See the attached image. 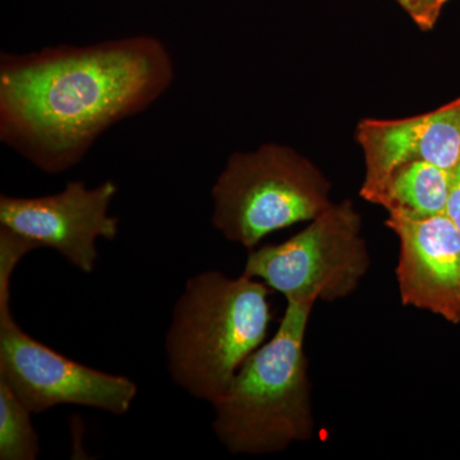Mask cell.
Here are the masks:
<instances>
[{
  "instance_id": "obj_6",
  "label": "cell",
  "mask_w": 460,
  "mask_h": 460,
  "mask_svg": "<svg viewBox=\"0 0 460 460\" xmlns=\"http://www.w3.org/2000/svg\"><path fill=\"white\" fill-rule=\"evenodd\" d=\"M370 262L361 217L352 202L343 201L283 243L251 250L243 274L287 301L335 302L356 292Z\"/></svg>"
},
{
  "instance_id": "obj_7",
  "label": "cell",
  "mask_w": 460,
  "mask_h": 460,
  "mask_svg": "<svg viewBox=\"0 0 460 460\" xmlns=\"http://www.w3.org/2000/svg\"><path fill=\"white\" fill-rule=\"evenodd\" d=\"M118 193L113 181L87 187L71 181L53 195L38 198L0 196V226L29 239L39 248L56 251L78 270L95 269L100 238L113 241L119 219L109 214Z\"/></svg>"
},
{
  "instance_id": "obj_2",
  "label": "cell",
  "mask_w": 460,
  "mask_h": 460,
  "mask_svg": "<svg viewBox=\"0 0 460 460\" xmlns=\"http://www.w3.org/2000/svg\"><path fill=\"white\" fill-rule=\"evenodd\" d=\"M311 299L287 301L274 337L251 354L214 408L213 429L234 456H268L314 435L305 339Z\"/></svg>"
},
{
  "instance_id": "obj_5",
  "label": "cell",
  "mask_w": 460,
  "mask_h": 460,
  "mask_svg": "<svg viewBox=\"0 0 460 460\" xmlns=\"http://www.w3.org/2000/svg\"><path fill=\"white\" fill-rule=\"evenodd\" d=\"M21 257L0 252V380H4L32 414L81 405L123 416L137 395L135 381L95 370L36 341L11 314L9 287Z\"/></svg>"
},
{
  "instance_id": "obj_12",
  "label": "cell",
  "mask_w": 460,
  "mask_h": 460,
  "mask_svg": "<svg viewBox=\"0 0 460 460\" xmlns=\"http://www.w3.org/2000/svg\"><path fill=\"white\" fill-rule=\"evenodd\" d=\"M422 31L434 29L449 0H396Z\"/></svg>"
},
{
  "instance_id": "obj_1",
  "label": "cell",
  "mask_w": 460,
  "mask_h": 460,
  "mask_svg": "<svg viewBox=\"0 0 460 460\" xmlns=\"http://www.w3.org/2000/svg\"><path fill=\"white\" fill-rule=\"evenodd\" d=\"M174 62L155 36L0 56V140L47 174L80 164L100 136L171 89Z\"/></svg>"
},
{
  "instance_id": "obj_4",
  "label": "cell",
  "mask_w": 460,
  "mask_h": 460,
  "mask_svg": "<svg viewBox=\"0 0 460 460\" xmlns=\"http://www.w3.org/2000/svg\"><path fill=\"white\" fill-rule=\"evenodd\" d=\"M319 169L283 145L229 156L211 189V224L226 241L253 250L271 233L307 222L332 206Z\"/></svg>"
},
{
  "instance_id": "obj_13",
  "label": "cell",
  "mask_w": 460,
  "mask_h": 460,
  "mask_svg": "<svg viewBox=\"0 0 460 460\" xmlns=\"http://www.w3.org/2000/svg\"><path fill=\"white\" fill-rule=\"evenodd\" d=\"M445 214L460 230V163L453 171L452 184H450L449 199H447Z\"/></svg>"
},
{
  "instance_id": "obj_9",
  "label": "cell",
  "mask_w": 460,
  "mask_h": 460,
  "mask_svg": "<svg viewBox=\"0 0 460 460\" xmlns=\"http://www.w3.org/2000/svg\"><path fill=\"white\" fill-rule=\"evenodd\" d=\"M365 156L361 196L368 202L395 168L423 160L454 171L460 163V98L404 119H365L357 127Z\"/></svg>"
},
{
  "instance_id": "obj_11",
  "label": "cell",
  "mask_w": 460,
  "mask_h": 460,
  "mask_svg": "<svg viewBox=\"0 0 460 460\" xmlns=\"http://www.w3.org/2000/svg\"><path fill=\"white\" fill-rule=\"evenodd\" d=\"M31 414L12 387L0 380V459L38 458L40 445Z\"/></svg>"
},
{
  "instance_id": "obj_8",
  "label": "cell",
  "mask_w": 460,
  "mask_h": 460,
  "mask_svg": "<svg viewBox=\"0 0 460 460\" xmlns=\"http://www.w3.org/2000/svg\"><path fill=\"white\" fill-rule=\"evenodd\" d=\"M386 226L399 238L395 275L402 305L460 323V230L447 214L389 211Z\"/></svg>"
},
{
  "instance_id": "obj_10",
  "label": "cell",
  "mask_w": 460,
  "mask_h": 460,
  "mask_svg": "<svg viewBox=\"0 0 460 460\" xmlns=\"http://www.w3.org/2000/svg\"><path fill=\"white\" fill-rule=\"evenodd\" d=\"M453 171L414 160L390 172L387 180L371 199L372 204L389 211L435 217L445 214Z\"/></svg>"
},
{
  "instance_id": "obj_3",
  "label": "cell",
  "mask_w": 460,
  "mask_h": 460,
  "mask_svg": "<svg viewBox=\"0 0 460 460\" xmlns=\"http://www.w3.org/2000/svg\"><path fill=\"white\" fill-rule=\"evenodd\" d=\"M270 288L242 274L206 270L184 286L166 332L169 375L199 401L223 394L241 366L265 341Z\"/></svg>"
}]
</instances>
